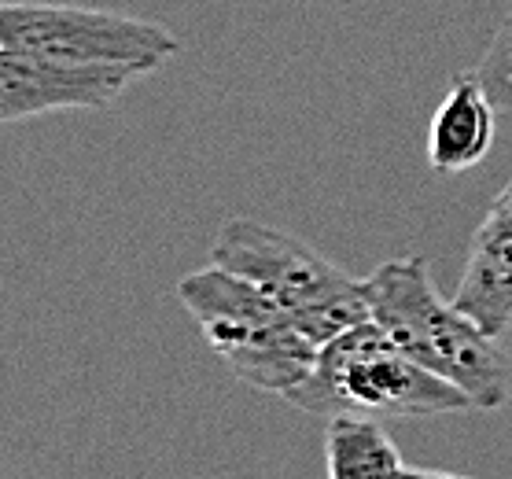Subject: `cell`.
Masks as SVG:
<instances>
[{
  "instance_id": "1",
  "label": "cell",
  "mask_w": 512,
  "mask_h": 479,
  "mask_svg": "<svg viewBox=\"0 0 512 479\" xmlns=\"http://www.w3.org/2000/svg\"><path fill=\"white\" fill-rule=\"evenodd\" d=\"M361 288L369 321L406 358L465 391L476 409H501L509 402L512 365L498 339L487 336L454 303H446L424 258H391L376 266Z\"/></svg>"
},
{
  "instance_id": "2",
  "label": "cell",
  "mask_w": 512,
  "mask_h": 479,
  "mask_svg": "<svg viewBox=\"0 0 512 479\" xmlns=\"http://www.w3.org/2000/svg\"><path fill=\"white\" fill-rule=\"evenodd\" d=\"M291 406L317 417H439L476 409L465 391L417 365L373 325L339 332L317 347L310 373L284 395Z\"/></svg>"
},
{
  "instance_id": "3",
  "label": "cell",
  "mask_w": 512,
  "mask_h": 479,
  "mask_svg": "<svg viewBox=\"0 0 512 479\" xmlns=\"http://www.w3.org/2000/svg\"><path fill=\"white\" fill-rule=\"evenodd\" d=\"M210 266H222L273 299L299 325L314 347L339 332L369 321V303L361 281L336 269L321 251L299 236L262 225L255 218L222 222L210 244Z\"/></svg>"
},
{
  "instance_id": "4",
  "label": "cell",
  "mask_w": 512,
  "mask_h": 479,
  "mask_svg": "<svg viewBox=\"0 0 512 479\" xmlns=\"http://www.w3.org/2000/svg\"><path fill=\"white\" fill-rule=\"evenodd\" d=\"M177 303L196 317L210 351L229 365V373L255 391L288 395L317 358V347L273 299L222 266L181 277Z\"/></svg>"
},
{
  "instance_id": "5",
  "label": "cell",
  "mask_w": 512,
  "mask_h": 479,
  "mask_svg": "<svg viewBox=\"0 0 512 479\" xmlns=\"http://www.w3.org/2000/svg\"><path fill=\"white\" fill-rule=\"evenodd\" d=\"M0 48L63 63H118L152 74L181 52V41L166 26L104 8L0 0Z\"/></svg>"
},
{
  "instance_id": "6",
  "label": "cell",
  "mask_w": 512,
  "mask_h": 479,
  "mask_svg": "<svg viewBox=\"0 0 512 479\" xmlns=\"http://www.w3.org/2000/svg\"><path fill=\"white\" fill-rule=\"evenodd\" d=\"M144 78L118 63H63L0 48V126L56 111H104Z\"/></svg>"
},
{
  "instance_id": "7",
  "label": "cell",
  "mask_w": 512,
  "mask_h": 479,
  "mask_svg": "<svg viewBox=\"0 0 512 479\" xmlns=\"http://www.w3.org/2000/svg\"><path fill=\"white\" fill-rule=\"evenodd\" d=\"M454 306L494 339L512 328V214L498 203L472 236Z\"/></svg>"
},
{
  "instance_id": "8",
  "label": "cell",
  "mask_w": 512,
  "mask_h": 479,
  "mask_svg": "<svg viewBox=\"0 0 512 479\" xmlns=\"http://www.w3.org/2000/svg\"><path fill=\"white\" fill-rule=\"evenodd\" d=\"M494 111L476 74H457L428 126V163L435 174H465L494 148Z\"/></svg>"
},
{
  "instance_id": "9",
  "label": "cell",
  "mask_w": 512,
  "mask_h": 479,
  "mask_svg": "<svg viewBox=\"0 0 512 479\" xmlns=\"http://www.w3.org/2000/svg\"><path fill=\"white\" fill-rule=\"evenodd\" d=\"M328 479H406L395 439L373 417H332L325 435Z\"/></svg>"
},
{
  "instance_id": "10",
  "label": "cell",
  "mask_w": 512,
  "mask_h": 479,
  "mask_svg": "<svg viewBox=\"0 0 512 479\" xmlns=\"http://www.w3.org/2000/svg\"><path fill=\"white\" fill-rule=\"evenodd\" d=\"M476 78L483 93L490 96V104L498 111H512V12L490 37L487 52L476 67Z\"/></svg>"
},
{
  "instance_id": "11",
  "label": "cell",
  "mask_w": 512,
  "mask_h": 479,
  "mask_svg": "<svg viewBox=\"0 0 512 479\" xmlns=\"http://www.w3.org/2000/svg\"><path fill=\"white\" fill-rule=\"evenodd\" d=\"M406 479H468L454 472H435V468H406Z\"/></svg>"
},
{
  "instance_id": "12",
  "label": "cell",
  "mask_w": 512,
  "mask_h": 479,
  "mask_svg": "<svg viewBox=\"0 0 512 479\" xmlns=\"http://www.w3.org/2000/svg\"><path fill=\"white\" fill-rule=\"evenodd\" d=\"M494 203H498L501 211H509V214H512V181H509V185H505V188H501L498 199H494Z\"/></svg>"
}]
</instances>
